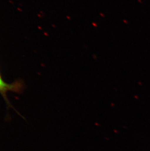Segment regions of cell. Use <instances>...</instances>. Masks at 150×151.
<instances>
[{
	"label": "cell",
	"mask_w": 150,
	"mask_h": 151,
	"mask_svg": "<svg viewBox=\"0 0 150 151\" xmlns=\"http://www.w3.org/2000/svg\"><path fill=\"white\" fill-rule=\"evenodd\" d=\"M24 88V84L21 80H18L13 83H8L6 82L0 73V94L2 96L7 106L12 107L10 102L7 97V93L9 92L20 93Z\"/></svg>",
	"instance_id": "obj_1"
}]
</instances>
